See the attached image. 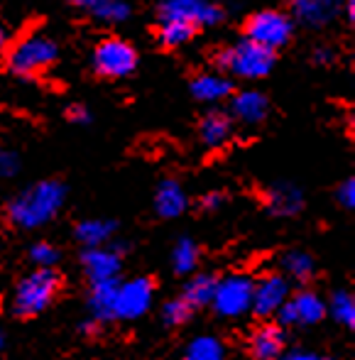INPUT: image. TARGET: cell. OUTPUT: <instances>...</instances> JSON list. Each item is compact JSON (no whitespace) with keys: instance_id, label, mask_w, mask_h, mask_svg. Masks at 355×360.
Wrapping results in <instances>:
<instances>
[{"instance_id":"37","label":"cell","mask_w":355,"mask_h":360,"mask_svg":"<svg viewBox=\"0 0 355 360\" xmlns=\"http://www.w3.org/2000/svg\"><path fill=\"white\" fill-rule=\"evenodd\" d=\"M343 10H346V15H348V20H355V0H343Z\"/></svg>"},{"instance_id":"33","label":"cell","mask_w":355,"mask_h":360,"mask_svg":"<svg viewBox=\"0 0 355 360\" xmlns=\"http://www.w3.org/2000/svg\"><path fill=\"white\" fill-rule=\"evenodd\" d=\"M280 360H328V358L316 351H302V348H297V351H289L280 356Z\"/></svg>"},{"instance_id":"32","label":"cell","mask_w":355,"mask_h":360,"mask_svg":"<svg viewBox=\"0 0 355 360\" xmlns=\"http://www.w3.org/2000/svg\"><path fill=\"white\" fill-rule=\"evenodd\" d=\"M338 201H341V206H346V209H353L355 206V179L343 181L341 189H338Z\"/></svg>"},{"instance_id":"6","label":"cell","mask_w":355,"mask_h":360,"mask_svg":"<svg viewBox=\"0 0 355 360\" xmlns=\"http://www.w3.org/2000/svg\"><path fill=\"white\" fill-rule=\"evenodd\" d=\"M93 69L101 76H108V79H120V76H128L135 72L138 67V52L130 42L118 37H108L93 49Z\"/></svg>"},{"instance_id":"36","label":"cell","mask_w":355,"mask_h":360,"mask_svg":"<svg viewBox=\"0 0 355 360\" xmlns=\"http://www.w3.org/2000/svg\"><path fill=\"white\" fill-rule=\"evenodd\" d=\"M314 57H316V62L318 64H328L333 59V52L328 47H318L316 52H314Z\"/></svg>"},{"instance_id":"39","label":"cell","mask_w":355,"mask_h":360,"mask_svg":"<svg viewBox=\"0 0 355 360\" xmlns=\"http://www.w3.org/2000/svg\"><path fill=\"white\" fill-rule=\"evenodd\" d=\"M0 346H3V336H0Z\"/></svg>"},{"instance_id":"11","label":"cell","mask_w":355,"mask_h":360,"mask_svg":"<svg viewBox=\"0 0 355 360\" xmlns=\"http://www.w3.org/2000/svg\"><path fill=\"white\" fill-rule=\"evenodd\" d=\"M277 314H280L282 323H316L326 314V304L318 294L299 292L294 299L284 302Z\"/></svg>"},{"instance_id":"31","label":"cell","mask_w":355,"mask_h":360,"mask_svg":"<svg viewBox=\"0 0 355 360\" xmlns=\"http://www.w3.org/2000/svg\"><path fill=\"white\" fill-rule=\"evenodd\" d=\"M20 167V160L15 152L10 150H0V176H13Z\"/></svg>"},{"instance_id":"9","label":"cell","mask_w":355,"mask_h":360,"mask_svg":"<svg viewBox=\"0 0 355 360\" xmlns=\"http://www.w3.org/2000/svg\"><path fill=\"white\" fill-rule=\"evenodd\" d=\"M152 304V282L147 277H138L125 285H118L115 297V316L118 319H138Z\"/></svg>"},{"instance_id":"19","label":"cell","mask_w":355,"mask_h":360,"mask_svg":"<svg viewBox=\"0 0 355 360\" xmlns=\"http://www.w3.org/2000/svg\"><path fill=\"white\" fill-rule=\"evenodd\" d=\"M233 91L231 81L221 74H199L191 81V94L204 103H218V101L228 98Z\"/></svg>"},{"instance_id":"8","label":"cell","mask_w":355,"mask_h":360,"mask_svg":"<svg viewBox=\"0 0 355 360\" xmlns=\"http://www.w3.org/2000/svg\"><path fill=\"white\" fill-rule=\"evenodd\" d=\"M162 20H181L194 25L196 30L204 25H216L223 20V10L209 0H164L160 8Z\"/></svg>"},{"instance_id":"29","label":"cell","mask_w":355,"mask_h":360,"mask_svg":"<svg viewBox=\"0 0 355 360\" xmlns=\"http://www.w3.org/2000/svg\"><path fill=\"white\" fill-rule=\"evenodd\" d=\"M189 316H191V307L184 299L167 302L164 309H162V319H164V323H169V326H179V323H184Z\"/></svg>"},{"instance_id":"15","label":"cell","mask_w":355,"mask_h":360,"mask_svg":"<svg viewBox=\"0 0 355 360\" xmlns=\"http://www.w3.org/2000/svg\"><path fill=\"white\" fill-rule=\"evenodd\" d=\"M233 115H235L238 120H243V123L247 125H255V123H262L267 115V98L260 94V91H240L238 96H233Z\"/></svg>"},{"instance_id":"5","label":"cell","mask_w":355,"mask_h":360,"mask_svg":"<svg viewBox=\"0 0 355 360\" xmlns=\"http://www.w3.org/2000/svg\"><path fill=\"white\" fill-rule=\"evenodd\" d=\"M294 20L280 10H260L245 22V39L277 52L292 39Z\"/></svg>"},{"instance_id":"12","label":"cell","mask_w":355,"mask_h":360,"mask_svg":"<svg viewBox=\"0 0 355 360\" xmlns=\"http://www.w3.org/2000/svg\"><path fill=\"white\" fill-rule=\"evenodd\" d=\"M341 10L343 0H292V15L306 27H326Z\"/></svg>"},{"instance_id":"2","label":"cell","mask_w":355,"mask_h":360,"mask_svg":"<svg viewBox=\"0 0 355 360\" xmlns=\"http://www.w3.org/2000/svg\"><path fill=\"white\" fill-rule=\"evenodd\" d=\"M216 64L223 72L233 76L257 81L272 72V67H275V52L250 42V39H243V42L233 44V47L221 49L216 57Z\"/></svg>"},{"instance_id":"10","label":"cell","mask_w":355,"mask_h":360,"mask_svg":"<svg viewBox=\"0 0 355 360\" xmlns=\"http://www.w3.org/2000/svg\"><path fill=\"white\" fill-rule=\"evenodd\" d=\"M289 297V285L282 275H270L252 285V309L260 316H272L282 309Z\"/></svg>"},{"instance_id":"28","label":"cell","mask_w":355,"mask_h":360,"mask_svg":"<svg viewBox=\"0 0 355 360\" xmlns=\"http://www.w3.org/2000/svg\"><path fill=\"white\" fill-rule=\"evenodd\" d=\"M331 314L341 323H346L348 328H353L355 326V302H353V294H348V292H336V294H333Z\"/></svg>"},{"instance_id":"27","label":"cell","mask_w":355,"mask_h":360,"mask_svg":"<svg viewBox=\"0 0 355 360\" xmlns=\"http://www.w3.org/2000/svg\"><path fill=\"white\" fill-rule=\"evenodd\" d=\"M284 270L294 277V280H309L314 275V260L309 252H302V250H292L284 255L282 260Z\"/></svg>"},{"instance_id":"13","label":"cell","mask_w":355,"mask_h":360,"mask_svg":"<svg viewBox=\"0 0 355 360\" xmlns=\"http://www.w3.org/2000/svg\"><path fill=\"white\" fill-rule=\"evenodd\" d=\"M81 262H84V272L91 282L115 280L120 270V255L115 250H105V248H89Z\"/></svg>"},{"instance_id":"38","label":"cell","mask_w":355,"mask_h":360,"mask_svg":"<svg viewBox=\"0 0 355 360\" xmlns=\"http://www.w3.org/2000/svg\"><path fill=\"white\" fill-rule=\"evenodd\" d=\"M3 52H5V34L0 32V57H3Z\"/></svg>"},{"instance_id":"26","label":"cell","mask_w":355,"mask_h":360,"mask_svg":"<svg viewBox=\"0 0 355 360\" xmlns=\"http://www.w3.org/2000/svg\"><path fill=\"white\" fill-rule=\"evenodd\" d=\"M172 262H174V270L179 272V275H191L196 262H199V248H196V243L189 240V238H181L174 245Z\"/></svg>"},{"instance_id":"22","label":"cell","mask_w":355,"mask_h":360,"mask_svg":"<svg viewBox=\"0 0 355 360\" xmlns=\"http://www.w3.org/2000/svg\"><path fill=\"white\" fill-rule=\"evenodd\" d=\"M115 231V223L101 221V218H89V221H81L76 226V238L84 243L86 248H101L103 243L110 240Z\"/></svg>"},{"instance_id":"4","label":"cell","mask_w":355,"mask_h":360,"mask_svg":"<svg viewBox=\"0 0 355 360\" xmlns=\"http://www.w3.org/2000/svg\"><path fill=\"white\" fill-rule=\"evenodd\" d=\"M59 292V277L49 267H39V270L30 272L22 282L15 289L13 309L20 316H34V314L44 311L52 304V299Z\"/></svg>"},{"instance_id":"20","label":"cell","mask_w":355,"mask_h":360,"mask_svg":"<svg viewBox=\"0 0 355 360\" xmlns=\"http://www.w3.org/2000/svg\"><path fill=\"white\" fill-rule=\"evenodd\" d=\"M304 199L302 191L292 184H275L267 191V209L275 216H294L299 214Z\"/></svg>"},{"instance_id":"35","label":"cell","mask_w":355,"mask_h":360,"mask_svg":"<svg viewBox=\"0 0 355 360\" xmlns=\"http://www.w3.org/2000/svg\"><path fill=\"white\" fill-rule=\"evenodd\" d=\"M223 201H226V196H223L221 191H211V194H206L204 199H201V206H204L206 211H213V209H221Z\"/></svg>"},{"instance_id":"18","label":"cell","mask_w":355,"mask_h":360,"mask_svg":"<svg viewBox=\"0 0 355 360\" xmlns=\"http://www.w3.org/2000/svg\"><path fill=\"white\" fill-rule=\"evenodd\" d=\"M115 297H118V280H103V282H93L89 294V304L91 311L96 319L101 321H108L115 316Z\"/></svg>"},{"instance_id":"3","label":"cell","mask_w":355,"mask_h":360,"mask_svg":"<svg viewBox=\"0 0 355 360\" xmlns=\"http://www.w3.org/2000/svg\"><path fill=\"white\" fill-rule=\"evenodd\" d=\"M59 57V47L52 37L42 32H30L13 44L8 52V64L15 74L34 76L49 69Z\"/></svg>"},{"instance_id":"34","label":"cell","mask_w":355,"mask_h":360,"mask_svg":"<svg viewBox=\"0 0 355 360\" xmlns=\"http://www.w3.org/2000/svg\"><path fill=\"white\" fill-rule=\"evenodd\" d=\"M67 115H69L71 123H79V125H86L91 120L89 110H86L84 105H71V108L67 110Z\"/></svg>"},{"instance_id":"30","label":"cell","mask_w":355,"mask_h":360,"mask_svg":"<svg viewBox=\"0 0 355 360\" xmlns=\"http://www.w3.org/2000/svg\"><path fill=\"white\" fill-rule=\"evenodd\" d=\"M30 257H32L34 265L39 267H52L54 262L59 260V252L54 245H49V243H37V245L30 250Z\"/></svg>"},{"instance_id":"24","label":"cell","mask_w":355,"mask_h":360,"mask_svg":"<svg viewBox=\"0 0 355 360\" xmlns=\"http://www.w3.org/2000/svg\"><path fill=\"white\" fill-rule=\"evenodd\" d=\"M160 42L164 47H181V44L191 42V37L196 34V27L181 20H162L160 22Z\"/></svg>"},{"instance_id":"7","label":"cell","mask_w":355,"mask_h":360,"mask_svg":"<svg viewBox=\"0 0 355 360\" xmlns=\"http://www.w3.org/2000/svg\"><path fill=\"white\" fill-rule=\"evenodd\" d=\"M211 304L226 319L243 316L252 309V282L243 275H231L226 280L216 282Z\"/></svg>"},{"instance_id":"17","label":"cell","mask_w":355,"mask_h":360,"mask_svg":"<svg viewBox=\"0 0 355 360\" xmlns=\"http://www.w3.org/2000/svg\"><path fill=\"white\" fill-rule=\"evenodd\" d=\"M155 206H157V214L162 218H176L184 214L186 209V194L181 189L179 181L174 179H164L157 189L155 196Z\"/></svg>"},{"instance_id":"21","label":"cell","mask_w":355,"mask_h":360,"mask_svg":"<svg viewBox=\"0 0 355 360\" xmlns=\"http://www.w3.org/2000/svg\"><path fill=\"white\" fill-rule=\"evenodd\" d=\"M199 135L204 140V145L209 147H221L231 138V118L226 113H218V110H211L199 125Z\"/></svg>"},{"instance_id":"14","label":"cell","mask_w":355,"mask_h":360,"mask_svg":"<svg viewBox=\"0 0 355 360\" xmlns=\"http://www.w3.org/2000/svg\"><path fill=\"white\" fill-rule=\"evenodd\" d=\"M86 15L101 20V22H125L130 18V5L125 0H69Z\"/></svg>"},{"instance_id":"16","label":"cell","mask_w":355,"mask_h":360,"mask_svg":"<svg viewBox=\"0 0 355 360\" xmlns=\"http://www.w3.org/2000/svg\"><path fill=\"white\" fill-rule=\"evenodd\" d=\"M250 348L257 360H277L284 351V331L275 323H267V326L255 331Z\"/></svg>"},{"instance_id":"25","label":"cell","mask_w":355,"mask_h":360,"mask_svg":"<svg viewBox=\"0 0 355 360\" xmlns=\"http://www.w3.org/2000/svg\"><path fill=\"white\" fill-rule=\"evenodd\" d=\"M184 360H223V343L213 336H199L186 346Z\"/></svg>"},{"instance_id":"23","label":"cell","mask_w":355,"mask_h":360,"mask_svg":"<svg viewBox=\"0 0 355 360\" xmlns=\"http://www.w3.org/2000/svg\"><path fill=\"white\" fill-rule=\"evenodd\" d=\"M213 289H216V280H213L211 275H196V277H191V282L184 287L181 299H184L191 309L206 307L213 299Z\"/></svg>"},{"instance_id":"1","label":"cell","mask_w":355,"mask_h":360,"mask_svg":"<svg viewBox=\"0 0 355 360\" xmlns=\"http://www.w3.org/2000/svg\"><path fill=\"white\" fill-rule=\"evenodd\" d=\"M64 196L67 191L59 181H39L10 201L8 216L20 228H39L59 214Z\"/></svg>"}]
</instances>
